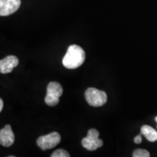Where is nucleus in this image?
Wrapping results in <instances>:
<instances>
[{
	"label": "nucleus",
	"mask_w": 157,
	"mask_h": 157,
	"mask_svg": "<svg viewBox=\"0 0 157 157\" xmlns=\"http://www.w3.org/2000/svg\"><path fill=\"white\" fill-rule=\"evenodd\" d=\"M85 60V52L81 47L72 44L68 47L67 52L63 58V65L68 69L79 67Z\"/></svg>",
	"instance_id": "1"
},
{
	"label": "nucleus",
	"mask_w": 157,
	"mask_h": 157,
	"mask_svg": "<svg viewBox=\"0 0 157 157\" xmlns=\"http://www.w3.org/2000/svg\"><path fill=\"white\" fill-rule=\"evenodd\" d=\"M84 97L90 105L93 107H100L107 102V94L104 91L96 88L90 87L86 90Z\"/></svg>",
	"instance_id": "2"
},
{
	"label": "nucleus",
	"mask_w": 157,
	"mask_h": 157,
	"mask_svg": "<svg viewBox=\"0 0 157 157\" xmlns=\"http://www.w3.org/2000/svg\"><path fill=\"white\" fill-rule=\"evenodd\" d=\"M63 87L58 82H51L47 88V95L44 102L50 106H55L59 103V98L62 95Z\"/></svg>",
	"instance_id": "3"
},
{
	"label": "nucleus",
	"mask_w": 157,
	"mask_h": 157,
	"mask_svg": "<svg viewBox=\"0 0 157 157\" xmlns=\"http://www.w3.org/2000/svg\"><path fill=\"white\" fill-rule=\"evenodd\" d=\"M99 132L95 129H90L87 135L82 140V145L88 151H95L103 146V140L99 139Z\"/></svg>",
	"instance_id": "4"
},
{
	"label": "nucleus",
	"mask_w": 157,
	"mask_h": 157,
	"mask_svg": "<svg viewBox=\"0 0 157 157\" xmlns=\"http://www.w3.org/2000/svg\"><path fill=\"white\" fill-rule=\"evenodd\" d=\"M61 140L60 134L57 132H53L46 135H42L38 137L36 144L42 150H48L53 148L58 145Z\"/></svg>",
	"instance_id": "5"
},
{
	"label": "nucleus",
	"mask_w": 157,
	"mask_h": 157,
	"mask_svg": "<svg viewBox=\"0 0 157 157\" xmlns=\"http://www.w3.org/2000/svg\"><path fill=\"white\" fill-rule=\"evenodd\" d=\"M21 0H0V15L7 16L16 12L21 6Z\"/></svg>",
	"instance_id": "6"
},
{
	"label": "nucleus",
	"mask_w": 157,
	"mask_h": 157,
	"mask_svg": "<svg viewBox=\"0 0 157 157\" xmlns=\"http://www.w3.org/2000/svg\"><path fill=\"white\" fill-rule=\"evenodd\" d=\"M15 142V135L12 130L10 124L5 125V127L0 131V143L5 147H10Z\"/></svg>",
	"instance_id": "7"
},
{
	"label": "nucleus",
	"mask_w": 157,
	"mask_h": 157,
	"mask_svg": "<svg viewBox=\"0 0 157 157\" xmlns=\"http://www.w3.org/2000/svg\"><path fill=\"white\" fill-rule=\"evenodd\" d=\"M19 60L16 56H9L0 61V72L2 74H8L18 65Z\"/></svg>",
	"instance_id": "8"
},
{
	"label": "nucleus",
	"mask_w": 157,
	"mask_h": 157,
	"mask_svg": "<svg viewBox=\"0 0 157 157\" xmlns=\"http://www.w3.org/2000/svg\"><path fill=\"white\" fill-rule=\"evenodd\" d=\"M141 133L150 142H155L157 140V132L153 127L148 125H143L141 127Z\"/></svg>",
	"instance_id": "9"
},
{
	"label": "nucleus",
	"mask_w": 157,
	"mask_h": 157,
	"mask_svg": "<svg viewBox=\"0 0 157 157\" xmlns=\"http://www.w3.org/2000/svg\"><path fill=\"white\" fill-rule=\"evenodd\" d=\"M132 156L134 157H149L150 156V154H149L148 151L140 148L134 151Z\"/></svg>",
	"instance_id": "10"
},
{
	"label": "nucleus",
	"mask_w": 157,
	"mask_h": 157,
	"mask_svg": "<svg viewBox=\"0 0 157 157\" xmlns=\"http://www.w3.org/2000/svg\"><path fill=\"white\" fill-rule=\"evenodd\" d=\"M70 155L63 149H58L52 153L51 157H69Z\"/></svg>",
	"instance_id": "11"
},
{
	"label": "nucleus",
	"mask_w": 157,
	"mask_h": 157,
	"mask_svg": "<svg viewBox=\"0 0 157 157\" xmlns=\"http://www.w3.org/2000/svg\"><path fill=\"white\" fill-rule=\"evenodd\" d=\"M134 142L137 143V144H139V143L142 142V137H141V135H137V136L135 137L134 139Z\"/></svg>",
	"instance_id": "12"
},
{
	"label": "nucleus",
	"mask_w": 157,
	"mask_h": 157,
	"mask_svg": "<svg viewBox=\"0 0 157 157\" xmlns=\"http://www.w3.org/2000/svg\"><path fill=\"white\" fill-rule=\"evenodd\" d=\"M3 105H4V103H3V101H2V99H0V111H2Z\"/></svg>",
	"instance_id": "13"
}]
</instances>
